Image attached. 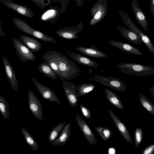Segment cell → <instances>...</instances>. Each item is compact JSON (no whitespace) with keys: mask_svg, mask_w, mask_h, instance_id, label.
Returning <instances> with one entry per match:
<instances>
[{"mask_svg":"<svg viewBox=\"0 0 154 154\" xmlns=\"http://www.w3.org/2000/svg\"><path fill=\"white\" fill-rule=\"evenodd\" d=\"M121 35L129 42L136 45H141L143 42L140 37L133 31L127 29L120 30Z\"/></svg>","mask_w":154,"mask_h":154,"instance_id":"ffe728a7","label":"cell"},{"mask_svg":"<svg viewBox=\"0 0 154 154\" xmlns=\"http://www.w3.org/2000/svg\"><path fill=\"white\" fill-rule=\"evenodd\" d=\"M154 151V144H151L146 148L143 150L141 154H152Z\"/></svg>","mask_w":154,"mask_h":154,"instance_id":"1f68e13d","label":"cell"},{"mask_svg":"<svg viewBox=\"0 0 154 154\" xmlns=\"http://www.w3.org/2000/svg\"><path fill=\"white\" fill-rule=\"evenodd\" d=\"M12 21L14 26L20 31L24 33L46 42L59 44L53 38L49 37L43 33L34 29L22 19L13 18Z\"/></svg>","mask_w":154,"mask_h":154,"instance_id":"3957f363","label":"cell"},{"mask_svg":"<svg viewBox=\"0 0 154 154\" xmlns=\"http://www.w3.org/2000/svg\"><path fill=\"white\" fill-rule=\"evenodd\" d=\"M29 109L34 116L37 119L42 120L43 118L41 104L35 94L30 90L28 91Z\"/></svg>","mask_w":154,"mask_h":154,"instance_id":"8992f818","label":"cell"},{"mask_svg":"<svg viewBox=\"0 0 154 154\" xmlns=\"http://www.w3.org/2000/svg\"><path fill=\"white\" fill-rule=\"evenodd\" d=\"M139 99L142 106L149 114L154 115V104L146 96L139 94Z\"/></svg>","mask_w":154,"mask_h":154,"instance_id":"7402d4cb","label":"cell"},{"mask_svg":"<svg viewBox=\"0 0 154 154\" xmlns=\"http://www.w3.org/2000/svg\"><path fill=\"white\" fill-rule=\"evenodd\" d=\"M75 119L81 131L88 142L92 145H95L97 143L96 139L85 120L79 114L76 115Z\"/></svg>","mask_w":154,"mask_h":154,"instance_id":"9c48e42d","label":"cell"},{"mask_svg":"<svg viewBox=\"0 0 154 154\" xmlns=\"http://www.w3.org/2000/svg\"><path fill=\"white\" fill-rule=\"evenodd\" d=\"M100 83L102 85L116 91L124 92L127 88L124 82L119 78L109 77L99 75H94L88 79Z\"/></svg>","mask_w":154,"mask_h":154,"instance_id":"277c9868","label":"cell"},{"mask_svg":"<svg viewBox=\"0 0 154 154\" xmlns=\"http://www.w3.org/2000/svg\"><path fill=\"white\" fill-rule=\"evenodd\" d=\"M83 29L82 24L79 23L76 26L65 27L59 29L55 33L60 37L68 39H74L79 38L77 36Z\"/></svg>","mask_w":154,"mask_h":154,"instance_id":"ba28073f","label":"cell"},{"mask_svg":"<svg viewBox=\"0 0 154 154\" xmlns=\"http://www.w3.org/2000/svg\"><path fill=\"white\" fill-rule=\"evenodd\" d=\"M78 2H79V0H76Z\"/></svg>","mask_w":154,"mask_h":154,"instance_id":"ab89813d","label":"cell"},{"mask_svg":"<svg viewBox=\"0 0 154 154\" xmlns=\"http://www.w3.org/2000/svg\"><path fill=\"white\" fill-rule=\"evenodd\" d=\"M12 42L16 54L23 62L33 61L35 59V56L20 40L14 38H12Z\"/></svg>","mask_w":154,"mask_h":154,"instance_id":"5b68a950","label":"cell"},{"mask_svg":"<svg viewBox=\"0 0 154 154\" xmlns=\"http://www.w3.org/2000/svg\"><path fill=\"white\" fill-rule=\"evenodd\" d=\"M154 0H152L153 3V4H154Z\"/></svg>","mask_w":154,"mask_h":154,"instance_id":"f35d334b","label":"cell"},{"mask_svg":"<svg viewBox=\"0 0 154 154\" xmlns=\"http://www.w3.org/2000/svg\"><path fill=\"white\" fill-rule=\"evenodd\" d=\"M68 101L72 107L78 106V99L77 95V87L74 83L64 81L62 82Z\"/></svg>","mask_w":154,"mask_h":154,"instance_id":"52a82bcc","label":"cell"},{"mask_svg":"<svg viewBox=\"0 0 154 154\" xmlns=\"http://www.w3.org/2000/svg\"><path fill=\"white\" fill-rule=\"evenodd\" d=\"M20 38L22 42L32 52L38 51L41 49V43L37 39L25 35H20Z\"/></svg>","mask_w":154,"mask_h":154,"instance_id":"e0dca14e","label":"cell"},{"mask_svg":"<svg viewBox=\"0 0 154 154\" xmlns=\"http://www.w3.org/2000/svg\"><path fill=\"white\" fill-rule=\"evenodd\" d=\"M32 79L37 90L44 98L57 103L61 104V103L52 90L41 84L35 78H32Z\"/></svg>","mask_w":154,"mask_h":154,"instance_id":"30bf717a","label":"cell"},{"mask_svg":"<svg viewBox=\"0 0 154 154\" xmlns=\"http://www.w3.org/2000/svg\"><path fill=\"white\" fill-rule=\"evenodd\" d=\"M149 89L150 91V93L151 94H152L153 95H154V86H153L152 87H151L149 88Z\"/></svg>","mask_w":154,"mask_h":154,"instance_id":"8d00e7d4","label":"cell"},{"mask_svg":"<svg viewBox=\"0 0 154 154\" xmlns=\"http://www.w3.org/2000/svg\"><path fill=\"white\" fill-rule=\"evenodd\" d=\"M116 68L120 72L137 76H146L154 74V67L142 64L131 63L117 64Z\"/></svg>","mask_w":154,"mask_h":154,"instance_id":"7a4b0ae2","label":"cell"},{"mask_svg":"<svg viewBox=\"0 0 154 154\" xmlns=\"http://www.w3.org/2000/svg\"><path fill=\"white\" fill-rule=\"evenodd\" d=\"M21 131L27 144L33 150H37L38 148V145L35 139L24 128L22 127Z\"/></svg>","mask_w":154,"mask_h":154,"instance_id":"603a6c76","label":"cell"},{"mask_svg":"<svg viewBox=\"0 0 154 154\" xmlns=\"http://www.w3.org/2000/svg\"><path fill=\"white\" fill-rule=\"evenodd\" d=\"M108 42L111 45L125 52L138 55H143V53L138 49L129 44L112 40H109Z\"/></svg>","mask_w":154,"mask_h":154,"instance_id":"9a60e30c","label":"cell"},{"mask_svg":"<svg viewBox=\"0 0 154 154\" xmlns=\"http://www.w3.org/2000/svg\"><path fill=\"white\" fill-rule=\"evenodd\" d=\"M68 55L77 63L88 67L97 68L98 64L94 61L91 60L89 58L77 53L65 50Z\"/></svg>","mask_w":154,"mask_h":154,"instance_id":"5bb4252c","label":"cell"},{"mask_svg":"<svg viewBox=\"0 0 154 154\" xmlns=\"http://www.w3.org/2000/svg\"><path fill=\"white\" fill-rule=\"evenodd\" d=\"M1 79L0 78V82H1Z\"/></svg>","mask_w":154,"mask_h":154,"instance_id":"60d3db41","label":"cell"},{"mask_svg":"<svg viewBox=\"0 0 154 154\" xmlns=\"http://www.w3.org/2000/svg\"><path fill=\"white\" fill-rule=\"evenodd\" d=\"M45 63L50 66L60 80L78 78L80 70L70 59L55 51H46L41 56Z\"/></svg>","mask_w":154,"mask_h":154,"instance_id":"6da1fadb","label":"cell"},{"mask_svg":"<svg viewBox=\"0 0 154 154\" xmlns=\"http://www.w3.org/2000/svg\"><path fill=\"white\" fill-rule=\"evenodd\" d=\"M138 18L141 20H144L145 18L143 14L140 12H138L137 14Z\"/></svg>","mask_w":154,"mask_h":154,"instance_id":"d6a6232c","label":"cell"},{"mask_svg":"<svg viewBox=\"0 0 154 154\" xmlns=\"http://www.w3.org/2000/svg\"><path fill=\"white\" fill-rule=\"evenodd\" d=\"M94 85L85 83L77 87V95L78 97L83 96L92 91L95 88Z\"/></svg>","mask_w":154,"mask_h":154,"instance_id":"cb8c5ba5","label":"cell"},{"mask_svg":"<svg viewBox=\"0 0 154 154\" xmlns=\"http://www.w3.org/2000/svg\"><path fill=\"white\" fill-rule=\"evenodd\" d=\"M101 13L100 11H98L94 17V18L96 20L99 19L101 16Z\"/></svg>","mask_w":154,"mask_h":154,"instance_id":"e575fe53","label":"cell"},{"mask_svg":"<svg viewBox=\"0 0 154 154\" xmlns=\"http://www.w3.org/2000/svg\"><path fill=\"white\" fill-rule=\"evenodd\" d=\"M106 99L113 105L123 110L124 107L120 99L112 91L107 88L104 89Z\"/></svg>","mask_w":154,"mask_h":154,"instance_id":"d6986e66","label":"cell"},{"mask_svg":"<svg viewBox=\"0 0 154 154\" xmlns=\"http://www.w3.org/2000/svg\"><path fill=\"white\" fill-rule=\"evenodd\" d=\"M80 106L82 116L87 119H90L91 116L89 109L82 104H80Z\"/></svg>","mask_w":154,"mask_h":154,"instance_id":"4dcf8cb0","label":"cell"},{"mask_svg":"<svg viewBox=\"0 0 154 154\" xmlns=\"http://www.w3.org/2000/svg\"><path fill=\"white\" fill-rule=\"evenodd\" d=\"M143 137V134L141 128H136L134 132L135 146L137 148L141 142Z\"/></svg>","mask_w":154,"mask_h":154,"instance_id":"f1b7e54d","label":"cell"},{"mask_svg":"<svg viewBox=\"0 0 154 154\" xmlns=\"http://www.w3.org/2000/svg\"><path fill=\"white\" fill-rule=\"evenodd\" d=\"M0 2L8 8L13 9L28 18L33 17L34 15L31 9L26 5L17 4L13 1L5 0H0Z\"/></svg>","mask_w":154,"mask_h":154,"instance_id":"8fae6325","label":"cell"},{"mask_svg":"<svg viewBox=\"0 0 154 154\" xmlns=\"http://www.w3.org/2000/svg\"><path fill=\"white\" fill-rule=\"evenodd\" d=\"M96 130L102 139L104 140H108L112 135V132L108 127L102 126L95 127Z\"/></svg>","mask_w":154,"mask_h":154,"instance_id":"4316f807","label":"cell"},{"mask_svg":"<svg viewBox=\"0 0 154 154\" xmlns=\"http://www.w3.org/2000/svg\"><path fill=\"white\" fill-rule=\"evenodd\" d=\"M5 0L12 1V0Z\"/></svg>","mask_w":154,"mask_h":154,"instance_id":"74e56055","label":"cell"},{"mask_svg":"<svg viewBox=\"0 0 154 154\" xmlns=\"http://www.w3.org/2000/svg\"><path fill=\"white\" fill-rule=\"evenodd\" d=\"M2 22L1 21L0 19V36L3 37L6 35V34L5 32H4L2 30L1 27V23Z\"/></svg>","mask_w":154,"mask_h":154,"instance_id":"836d02e7","label":"cell"},{"mask_svg":"<svg viewBox=\"0 0 154 154\" xmlns=\"http://www.w3.org/2000/svg\"><path fill=\"white\" fill-rule=\"evenodd\" d=\"M66 123L61 122L54 127L50 132L48 136V140L49 142L52 143L58 137L59 134L62 130Z\"/></svg>","mask_w":154,"mask_h":154,"instance_id":"d4e9b609","label":"cell"},{"mask_svg":"<svg viewBox=\"0 0 154 154\" xmlns=\"http://www.w3.org/2000/svg\"><path fill=\"white\" fill-rule=\"evenodd\" d=\"M35 3L38 6L41 8H45L47 6L50 4L51 2V0H31Z\"/></svg>","mask_w":154,"mask_h":154,"instance_id":"f546056e","label":"cell"},{"mask_svg":"<svg viewBox=\"0 0 154 154\" xmlns=\"http://www.w3.org/2000/svg\"><path fill=\"white\" fill-rule=\"evenodd\" d=\"M115 149L113 148H110L109 149V154H114L115 153L113 152H115Z\"/></svg>","mask_w":154,"mask_h":154,"instance_id":"d590c367","label":"cell"},{"mask_svg":"<svg viewBox=\"0 0 154 154\" xmlns=\"http://www.w3.org/2000/svg\"><path fill=\"white\" fill-rule=\"evenodd\" d=\"M38 70L42 74L52 79H57V76L54 71L48 64L43 63L40 64Z\"/></svg>","mask_w":154,"mask_h":154,"instance_id":"44dd1931","label":"cell"},{"mask_svg":"<svg viewBox=\"0 0 154 154\" xmlns=\"http://www.w3.org/2000/svg\"><path fill=\"white\" fill-rule=\"evenodd\" d=\"M71 125L70 123L65 125L60 135L52 143L53 145L60 146L66 144L70 137Z\"/></svg>","mask_w":154,"mask_h":154,"instance_id":"ac0fdd59","label":"cell"},{"mask_svg":"<svg viewBox=\"0 0 154 154\" xmlns=\"http://www.w3.org/2000/svg\"><path fill=\"white\" fill-rule=\"evenodd\" d=\"M58 14L57 11L51 8L45 12L42 15L40 20L42 21H48L57 16Z\"/></svg>","mask_w":154,"mask_h":154,"instance_id":"83f0119b","label":"cell"},{"mask_svg":"<svg viewBox=\"0 0 154 154\" xmlns=\"http://www.w3.org/2000/svg\"><path fill=\"white\" fill-rule=\"evenodd\" d=\"M107 109L110 117L114 122L118 130L128 142L132 143L133 140L130 134L125 125L110 110L108 109Z\"/></svg>","mask_w":154,"mask_h":154,"instance_id":"4fadbf2b","label":"cell"},{"mask_svg":"<svg viewBox=\"0 0 154 154\" xmlns=\"http://www.w3.org/2000/svg\"><path fill=\"white\" fill-rule=\"evenodd\" d=\"M2 57L3 62L8 79L14 91H17L18 83L14 69L7 59L4 56Z\"/></svg>","mask_w":154,"mask_h":154,"instance_id":"7c38bea8","label":"cell"},{"mask_svg":"<svg viewBox=\"0 0 154 154\" xmlns=\"http://www.w3.org/2000/svg\"><path fill=\"white\" fill-rule=\"evenodd\" d=\"M0 111L5 119L10 118L8 103L3 96L0 95Z\"/></svg>","mask_w":154,"mask_h":154,"instance_id":"484cf974","label":"cell"},{"mask_svg":"<svg viewBox=\"0 0 154 154\" xmlns=\"http://www.w3.org/2000/svg\"><path fill=\"white\" fill-rule=\"evenodd\" d=\"M75 49L84 55L92 57L97 58H106L108 55L104 54L97 47L92 44L91 45L90 47L83 46L76 47Z\"/></svg>","mask_w":154,"mask_h":154,"instance_id":"2e32d148","label":"cell"}]
</instances>
